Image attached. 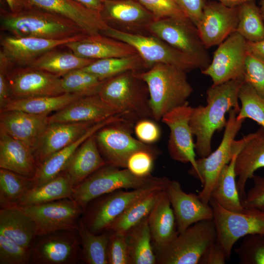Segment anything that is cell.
Returning a JSON list of instances; mask_svg holds the SVG:
<instances>
[{
    "label": "cell",
    "mask_w": 264,
    "mask_h": 264,
    "mask_svg": "<svg viewBox=\"0 0 264 264\" xmlns=\"http://www.w3.org/2000/svg\"><path fill=\"white\" fill-rule=\"evenodd\" d=\"M244 81L232 80L219 85H212L206 91V106L193 108L190 125L196 137L195 151L200 157L212 152L214 133L225 128V114L232 109L240 111L239 93Z\"/></svg>",
    "instance_id": "6da1fadb"
},
{
    "label": "cell",
    "mask_w": 264,
    "mask_h": 264,
    "mask_svg": "<svg viewBox=\"0 0 264 264\" xmlns=\"http://www.w3.org/2000/svg\"><path fill=\"white\" fill-rule=\"evenodd\" d=\"M136 73L147 85L153 119L156 121L188 102L193 92L187 72L173 66L158 64Z\"/></svg>",
    "instance_id": "7a4b0ae2"
},
{
    "label": "cell",
    "mask_w": 264,
    "mask_h": 264,
    "mask_svg": "<svg viewBox=\"0 0 264 264\" xmlns=\"http://www.w3.org/2000/svg\"><path fill=\"white\" fill-rule=\"evenodd\" d=\"M0 21L1 30L17 37L61 40L84 34L71 21L34 7L16 13L1 9Z\"/></svg>",
    "instance_id": "3957f363"
},
{
    "label": "cell",
    "mask_w": 264,
    "mask_h": 264,
    "mask_svg": "<svg viewBox=\"0 0 264 264\" xmlns=\"http://www.w3.org/2000/svg\"><path fill=\"white\" fill-rule=\"evenodd\" d=\"M99 95L117 114L131 124L144 118H153L146 84L128 71L104 81Z\"/></svg>",
    "instance_id": "277c9868"
},
{
    "label": "cell",
    "mask_w": 264,
    "mask_h": 264,
    "mask_svg": "<svg viewBox=\"0 0 264 264\" xmlns=\"http://www.w3.org/2000/svg\"><path fill=\"white\" fill-rule=\"evenodd\" d=\"M170 179L152 175L138 177L128 169L106 164L73 188L71 196L83 209L92 199L120 189L156 186L165 189Z\"/></svg>",
    "instance_id": "5b68a950"
},
{
    "label": "cell",
    "mask_w": 264,
    "mask_h": 264,
    "mask_svg": "<svg viewBox=\"0 0 264 264\" xmlns=\"http://www.w3.org/2000/svg\"><path fill=\"white\" fill-rule=\"evenodd\" d=\"M213 220L196 222L164 246L154 248L158 264H198L207 248L217 241Z\"/></svg>",
    "instance_id": "8992f818"
},
{
    "label": "cell",
    "mask_w": 264,
    "mask_h": 264,
    "mask_svg": "<svg viewBox=\"0 0 264 264\" xmlns=\"http://www.w3.org/2000/svg\"><path fill=\"white\" fill-rule=\"evenodd\" d=\"M147 31L193 59L201 70L209 65L211 59L208 49L201 41L197 26L187 17L154 20L148 25Z\"/></svg>",
    "instance_id": "52a82bcc"
},
{
    "label": "cell",
    "mask_w": 264,
    "mask_h": 264,
    "mask_svg": "<svg viewBox=\"0 0 264 264\" xmlns=\"http://www.w3.org/2000/svg\"><path fill=\"white\" fill-rule=\"evenodd\" d=\"M100 34L132 46L148 68L158 64L173 66L186 72L199 68L193 59L153 35L130 34L109 26Z\"/></svg>",
    "instance_id": "ba28073f"
},
{
    "label": "cell",
    "mask_w": 264,
    "mask_h": 264,
    "mask_svg": "<svg viewBox=\"0 0 264 264\" xmlns=\"http://www.w3.org/2000/svg\"><path fill=\"white\" fill-rule=\"evenodd\" d=\"M209 203L214 212L216 241L223 247L228 259L239 239L251 234H264V211L249 208L242 212H233L223 208L212 198Z\"/></svg>",
    "instance_id": "9c48e42d"
},
{
    "label": "cell",
    "mask_w": 264,
    "mask_h": 264,
    "mask_svg": "<svg viewBox=\"0 0 264 264\" xmlns=\"http://www.w3.org/2000/svg\"><path fill=\"white\" fill-rule=\"evenodd\" d=\"M238 112L234 109L229 111L223 137L217 149L196 160L197 171L191 176L199 179L203 186L198 196L205 203H209L212 189L221 171L236 154L233 142L244 120L237 119Z\"/></svg>",
    "instance_id": "30bf717a"
},
{
    "label": "cell",
    "mask_w": 264,
    "mask_h": 264,
    "mask_svg": "<svg viewBox=\"0 0 264 264\" xmlns=\"http://www.w3.org/2000/svg\"><path fill=\"white\" fill-rule=\"evenodd\" d=\"M156 189H165L151 186L129 191L120 189L103 195L88 203L81 219L89 231L101 233L133 202Z\"/></svg>",
    "instance_id": "8fae6325"
},
{
    "label": "cell",
    "mask_w": 264,
    "mask_h": 264,
    "mask_svg": "<svg viewBox=\"0 0 264 264\" xmlns=\"http://www.w3.org/2000/svg\"><path fill=\"white\" fill-rule=\"evenodd\" d=\"M30 249L32 264H77L82 261L77 230L38 235Z\"/></svg>",
    "instance_id": "7c38bea8"
},
{
    "label": "cell",
    "mask_w": 264,
    "mask_h": 264,
    "mask_svg": "<svg viewBox=\"0 0 264 264\" xmlns=\"http://www.w3.org/2000/svg\"><path fill=\"white\" fill-rule=\"evenodd\" d=\"M132 125L124 122H115L103 127L94 134L99 150L107 164L126 168L129 157L136 151L146 150L159 153L154 147L132 135Z\"/></svg>",
    "instance_id": "4fadbf2b"
},
{
    "label": "cell",
    "mask_w": 264,
    "mask_h": 264,
    "mask_svg": "<svg viewBox=\"0 0 264 264\" xmlns=\"http://www.w3.org/2000/svg\"><path fill=\"white\" fill-rule=\"evenodd\" d=\"M247 52V41L235 31L219 45L209 65L201 72L209 76L214 85L243 80Z\"/></svg>",
    "instance_id": "5bb4252c"
},
{
    "label": "cell",
    "mask_w": 264,
    "mask_h": 264,
    "mask_svg": "<svg viewBox=\"0 0 264 264\" xmlns=\"http://www.w3.org/2000/svg\"><path fill=\"white\" fill-rule=\"evenodd\" d=\"M21 207L35 223L37 235L58 230H77L84 210L71 198Z\"/></svg>",
    "instance_id": "9a60e30c"
},
{
    "label": "cell",
    "mask_w": 264,
    "mask_h": 264,
    "mask_svg": "<svg viewBox=\"0 0 264 264\" xmlns=\"http://www.w3.org/2000/svg\"><path fill=\"white\" fill-rule=\"evenodd\" d=\"M192 110L187 102L171 110L161 119L170 130L168 150L171 157L181 163H190L188 173L191 176L197 171L194 135L190 125Z\"/></svg>",
    "instance_id": "2e32d148"
},
{
    "label": "cell",
    "mask_w": 264,
    "mask_h": 264,
    "mask_svg": "<svg viewBox=\"0 0 264 264\" xmlns=\"http://www.w3.org/2000/svg\"><path fill=\"white\" fill-rule=\"evenodd\" d=\"M110 27L130 34H146L154 16L135 0H105L100 12Z\"/></svg>",
    "instance_id": "e0dca14e"
},
{
    "label": "cell",
    "mask_w": 264,
    "mask_h": 264,
    "mask_svg": "<svg viewBox=\"0 0 264 264\" xmlns=\"http://www.w3.org/2000/svg\"><path fill=\"white\" fill-rule=\"evenodd\" d=\"M238 23L237 7L217 0H205L201 18L197 25L205 46L219 45L235 32Z\"/></svg>",
    "instance_id": "ac0fdd59"
},
{
    "label": "cell",
    "mask_w": 264,
    "mask_h": 264,
    "mask_svg": "<svg viewBox=\"0 0 264 264\" xmlns=\"http://www.w3.org/2000/svg\"><path fill=\"white\" fill-rule=\"evenodd\" d=\"M8 81L12 98L64 93L61 77L30 66L12 67Z\"/></svg>",
    "instance_id": "d6986e66"
},
{
    "label": "cell",
    "mask_w": 264,
    "mask_h": 264,
    "mask_svg": "<svg viewBox=\"0 0 264 264\" xmlns=\"http://www.w3.org/2000/svg\"><path fill=\"white\" fill-rule=\"evenodd\" d=\"M80 34L69 38L51 40L35 37L0 36V50L13 66H29L45 52L82 38Z\"/></svg>",
    "instance_id": "ffe728a7"
},
{
    "label": "cell",
    "mask_w": 264,
    "mask_h": 264,
    "mask_svg": "<svg viewBox=\"0 0 264 264\" xmlns=\"http://www.w3.org/2000/svg\"><path fill=\"white\" fill-rule=\"evenodd\" d=\"M34 8L62 16L74 22L87 36L99 34L109 26L100 12L75 0H26Z\"/></svg>",
    "instance_id": "44dd1931"
},
{
    "label": "cell",
    "mask_w": 264,
    "mask_h": 264,
    "mask_svg": "<svg viewBox=\"0 0 264 264\" xmlns=\"http://www.w3.org/2000/svg\"><path fill=\"white\" fill-rule=\"evenodd\" d=\"M165 191L175 216L178 233L198 221L213 220L211 205L202 202L195 194L185 192L178 181L170 179Z\"/></svg>",
    "instance_id": "7402d4cb"
},
{
    "label": "cell",
    "mask_w": 264,
    "mask_h": 264,
    "mask_svg": "<svg viewBox=\"0 0 264 264\" xmlns=\"http://www.w3.org/2000/svg\"><path fill=\"white\" fill-rule=\"evenodd\" d=\"M118 115L98 94L82 97L48 117L52 123H97Z\"/></svg>",
    "instance_id": "603a6c76"
},
{
    "label": "cell",
    "mask_w": 264,
    "mask_h": 264,
    "mask_svg": "<svg viewBox=\"0 0 264 264\" xmlns=\"http://www.w3.org/2000/svg\"><path fill=\"white\" fill-rule=\"evenodd\" d=\"M95 123H49L40 137L34 150V153L37 165L79 138Z\"/></svg>",
    "instance_id": "cb8c5ba5"
},
{
    "label": "cell",
    "mask_w": 264,
    "mask_h": 264,
    "mask_svg": "<svg viewBox=\"0 0 264 264\" xmlns=\"http://www.w3.org/2000/svg\"><path fill=\"white\" fill-rule=\"evenodd\" d=\"M0 112V128L34 152L40 137L49 124L48 115L17 110Z\"/></svg>",
    "instance_id": "d4e9b609"
},
{
    "label": "cell",
    "mask_w": 264,
    "mask_h": 264,
    "mask_svg": "<svg viewBox=\"0 0 264 264\" xmlns=\"http://www.w3.org/2000/svg\"><path fill=\"white\" fill-rule=\"evenodd\" d=\"M64 46L80 57L95 60L137 54L128 44L100 33L93 36L85 35Z\"/></svg>",
    "instance_id": "484cf974"
},
{
    "label": "cell",
    "mask_w": 264,
    "mask_h": 264,
    "mask_svg": "<svg viewBox=\"0 0 264 264\" xmlns=\"http://www.w3.org/2000/svg\"><path fill=\"white\" fill-rule=\"evenodd\" d=\"M125 121L122 117L116 115L91 126L79 138L55 153L38 166L36 174L32 178L33 187L40 186L62 173L78 147L98 130L113 123Z\"/></svg>",
    "instance_id": "4316f807"
},
{
    "label": "cell",
    "mask_w": 264,
    "mask_h": 264,
    "mask_svg": "<svg viewBox=\"0 0 264 264\" xmlns=\"http://www.w3.org/2000/svg\"><path fill=\"white\" fill-rule=\"evenodd\" d=\"M37 166L33 150L0 128V168L33 178Z\"/></svg>",
    "instance_id": "83f0119b"
},
{
    "label": "cell",
    "mask_w": 264,
    "mask_h": 264,
    "mask_svg": "<svg viewBox=\"0 0 264 264\" xmlns=\"http://www.w3.org/2000/svg\"><path fill=\"white\" fill-rule=\"evenodd\" d=\"M262 168H264V128L261 127L254 132L236 156L235 170L238 177L237 186L241 198L243 199L245 196L247 180L252 179L255 171Z\"/></svg>",
    "instance_id": "f1b7e54d"
},
{
    "label": "cell",
    "mask_w": 264,
    "mask_h": 264,
    "mask_svg": "<svg viewBox=\"0 0 264 264\" xmlns=\"http://www.w3.org/2000/svg\"><path fill=\"white\" fill-rule=\"evenodd\" d=\"M154 248L164 246L178 234L175 216L165 189L148 216Z\"/></svg>",
    "instance_id": "f546056e"
},
{
    "label": "cell",
    "mask_w": 264,
    "mask_h": 264,
    "mask_svg": "<svg viewBox=\"0 0 264 264\" xmlns=\"http://www.w3.org/2000/svg\"><path fill=\"white\" fill-rule=\"evenodd\" d=\"M106 164L94 134L78 147L63 172L69 177L75 187Z\"/></svg>",
    "instance_id": "4dcf8cb0"
},
{
    "label": "cell",
    "mask_w": 264,
    "mask_h": 264,
    "mask_svg": "<svg viewBox=\"0 0 264 264\" xmlns=\"http://www.w3.org/2000/svg\"><path fill=\"white\" fill-rule=\"evenodd\" d=\"M0 234L31 248L37 237V226L31 218L19 206L0 208Z\"/></svg>",
    "instance_id": "1f68e13d"
},
{
    "label": "cell",
    "mask_w": 264,
    "mask_h": 264,
    "mask_svg": "<svg viewBox=\"0 0 264 264\" xmlns=\"http://www.w3.org/2000/svg\"><path fill=\"white\" fill-rule=\"evenodd\" d=\"M73 188L69 177L63 172L48 181L29 189L19 200L16 206L36 205L71 198Z\"/></svg>",
    "instance_id": "d6a6232c"
},
{
    "label": "cell",
    "mask_w": 264,
    "mask_h": 264,
    "mask_svg": "<svg viewBox=\"0 0 264 264\" xmlns=\"http://www.w3.org/2000/svg\"><path fill=\"white\" fill-rule=\"evenodd\" d=\"M83 96L77 93H64L55 96L13 98L0 111L17 110L35 114L48 115Z\"/></svg>",
    "instance_id": "836d02e7"
},
{
    "label": "cell",
    "mask_w": 264,
    "mask_h": 264,
    "mask_svg": "<svg viewBox=\"0 0 264 264\" xmlns=\"http://www.w3.org/2000/svg\"><path fill=\"white\" fill-rule=\"evenodd\" d=\"M238 154H234L221 171L211 194V198L220 205L233 212H242L245 209L242 204L236 181L235 164Z\"/></svg>",
    "instance_id": "e575fe53"
},
{
    "label": "cell",
    "mask_w": 264,
    "mask_h": 264,
    "mask_svg": "<svg viewBox=\"0 0 264 264\" xmlns=\"http://www.w3.org/2000/svg\"><path fill=\"white\" fill-rule=\"evenodd\" d=\"M94 61L80 57L70 50L61 51L55 48L41 55L29 66L61 77L71 71L85 67Z\"/></svg>",
    "instance_id": "d590c367"
},
{
    "label": "cell",
    "mask_w": 264,
    "mask_h": 264,
    "mask_svg": "<svg viewBox=\"0 0 264 264\" xmlns=\"http://www.w3.org/2000/svg\"><path fill=\"white\" fill-rule=\"evenodd\" d=\"M130 264H156L148 216L126 233Z\"/></svg>",
    "instance_id": "8d00e7d4"
},
{
    "label": "cell",
    "mask_w": 264,
    "mask_h": 264,
    "mask_svg": "<svg viewBox=\"0 0 264 264\" xmlns=\"http://www.w3.org/2000/svg\"><path fill=\"white\" fill-rule=\"evenodd\" d=\"M165 189H156L138 199L116 218L106 231L126 233L148 216Z\"/></svg>",
    "instance_id": "74e56055"
},
{
    "label": "cell",
    "mask_w": 264,
    "mask_h": 264,
    "mask_svg": "<svg viewBox=\"0 0 264 264\" xmlns=\"http://www.w3.org/2000/svg\"><path fill=\"white\" fill-rule=\"evenodd\" d=\"M82 69L105 81L128 71L140 72L148 68L137 53L127 57L96 60Z\"/></svg>",
    "instance_id": "f35d334b"
},
{
    "label": "cell",
    "mask_w": 264,
    "mask_h": 264,
    "mask_svg": "<svg viewBox=\"0 0 264 264\" xmlns=\"http://www.w3.org/2000/svg\"><path fill=\"white\" fill-rule=\"evenodd\" d=\"M77 230L80 238L82 261L87 264H108L107 250L110 232L93 233L86 227L81 218Z\"/></svg>",
    "instance_id": "ab89813d"
},
{
    "label": "cell",
    "mask_w": 264,
    "mask_h": 264,
    "mask_svg": "<svg viewBox=\"0 0 264 264\" xmlns=\"http://www.w3.org/2000/svg\"><path fill=\"white\" fill-rule=\"evenodd\" d=\"M33 187L32 178L0 168V208L16 206L21 198Z\"/></svg>",
    "instance_id": "60d3db41"
},
{
    "label": "cell",
    "mask_w": 264,
    "mask_h": 264,
    "mask_svg": "<svg viewBox=\"0 0 264 264\" xmlns=\"http://www.w3.org/2000/svg\"><path fill=\"white\" fill-rule=\"evenodd\" d=\"M238 23L236 31L246 41L252 42L264 40V21L255 0L238 7Z\"/></svg>",
    "instance_id": "b9f144b4"
},
{
    "label": "cell",
    "mask_w": 264,
    "mask_h": 264,
    "mask_svg": "<svg viewBox=\"0 0 264 264\" xmlns=\"http://www.w3.org/2000/svg\"><path fill=\"white\" fill-rule=\"evenodd\" d=\"M104 82L82 68L71 71L61 77L64 93H77L84 96L98 94Z\"/></svg>",
    "instance_id": "7bdbcfd3"
},
{
    "label": "cell",
    "mask_w": 264,
    "mask_h": 264,
    "mask_svg": "<svg viewBox=\"0 0 264 264\" xmlns=\"http://www.w3.org/2000/svg\"><path fill=\"white\" fill-rule=\"evenodd\" d=\"M239 99L241 107L237 115V119L250 118L264 128V99L244 82L239 91Z\"/></svg>",
    "instance_id": "ee69618b"
},
{
    "label": "cell",
    "mask_w": 264,
    "mask_h": 264,
    "mask_svg": "<svg viewBox=\"0 0 264 264\" xmlns=\"http://www.w3.org/2000/svg\"><path fill=\"white\" fill-rule=\"evenodd\" d=\"M235 251L242 264H264V234H255L244 237Z\"/></svg>",
    "instance_id": "f6af8a7d"
},
{
    "label": "cell",
    "mask_w": 264,
    "mask_h": 264,
    "mask_svg": "<svg viewBox=\"0 0 264 264\" xmlns=\"http://www.w3.org/2000/svg\"><path fill=\"white\" fill-rule=\"evenodd\" d=\"M30 258V248L0 234V264H28Z\"/></svg>",
    "instance_id": "bcb514c9"
},
{
    "label": "cell",
    "mask_w": 264,
    "mask_h": 264,
    "mask_svg": "<svg viewBox=\"0 0 264 264\" xmlns=\"http://www.w3.org/2000/svg\"><path fill=\"white\" fill-rule=\"evenodd\" d=\"M243 81L264 99V60L247 52Z\"/></svg>",
    "instance_id": "7dc6e473"
},
{
    "label": "cell",
    "mask_w": 264,
    "mask_h": 264,
    "mask_svg": "<svg viewBox=\"0 0 264 264\" xmlns=\"http://www.w3.org/2000/svg\"><path fill=\"white\" fill-rule=\"evenodd\" d=\"M158 154L146 150L136 151L129 157L126 168L137 176H148L151 175L154 161Z\"/></svg>",
    "instance_id": "c3c4849f"
},
{
    "label": "cell",
    "mask_w": 264,
    "mask_h": 264,
    "mask_svg": "<svg viewBox=\"0 0 264 264\" xmlns=\"http://www.w3.org/2000/svg\"><path fill=\"white\" fill-rule=\"evenodd\" d=\"M110 232L107 250L108 264H130L126 234Z\"/></svg>",
    "instance_id": "681fc988"
},
{
    "label": "cell",
    "mask_w": 264,
    "mask_h": 264,
    "mask_svg": "<svg viewBox=\"0 0 264 264\" xmlns=\"http://www.w3.org/2000/svg\"><path fill=\"white\" fill-rule=\"evenodd\" d=\"M148 10L155 20L186 16L174 0H135ZM187 17V16H186Z\"/></svg>",
    "instance_id": "f907efd6"
},
{
    "label": "cell",
    "mask_w": 264,
    "mask_h": 264,
    "mask_svg": "<svg viewBox=\"0 0 264 264\" xmlns=\"http://www.w3.org/2000/svg\"><path fill=\"white\" fill-rule=\"evenodd\" d=\"M253 186L242 200L244 208H255L264 211V177L254 175Z\"/></svg>",
    "instance_id": "816d5d0a"
},
{
    "label": "cell",
    "mask_w": 264,
    "mask_h": 264,
    "mask_svg": "<svg viewBox=\"0 0 264 264\" xmlns=\"http://www.w3.org/2000/svg\"><path fill=\"white\" fill-rule=\"evenodd\" d=\"M134 132L137 139L148 145L156 142L161 136L159 126L150 118H144L136 121Z\"/></svg>",
    "instance_id": "f5cc1de1"
},
{
    "label": "cell",
    "mask_w": 264,
    "mask_h": 264,
    "mask_svg": "<svg viewBox=\"0 0 264 264\" xmlns=\"http://www.w3.org/2000/svg\"><path fill=\"white\" fill-rule=\"evenodd\" d=\"M12 67L7 57L0 51V110L12 98L8 81V73Z\"/></svg>",
    "instance_id": "db71d44e"
},
{
    "label": "cell",
    "mask_w": 264,
    "mask_h": 264,
    "mask_svg": "<svg viewBox=\"0 0 264 264\" xmlns=\"http://www.w3.org/2000/svg\"><path fill=\"white\" fill-rule=\"evenodd\" d=\"M185 15L197 26L203 13L205 0H174Z\"/></svg>",
    "instance_id": "11a10c76"
},
{
    "label": "cell",
    "mask_w": 264,
    "mask_h": 264,
    "mask_svg": "<svg viewBox=\"0 0 264 264\" xmlns=\"http://www.w3.org/2000/svg\"><path fill=\"white\" fill-rule=\"evenodd\" d=\"M227 259L224 249L216 241L205 251L198 264H224Z\"/></svg>",
    "instance_id": "9f6ffc18"
},
{
    "label": "cell",
    "mask_w": 264,
    "mask_h": 264,
    "mask_svg": "<svg viewBox=\"0 0 264 264\" xmlns=\"http://www.w3.org/2000/svg\"><path fill=\"white\" fill-rule=\"evenodd\" d=\"M4 0L11 13H19L32 8L26 0Z\"/></svg>",
    "instance_id": "6f0895ef"
},
{
    "label": "cell",
    "mask_w": 264,
    "mask_h": 264,
    "mask_svg": "<svg viewBox=\"0 0 264 264\" xmlns=\"http://www.w3.org/2000/svg\"><path fill=\"white\" fill-rule=\"evenodd\" d=\"M247 52L264 60V40L257 42L247 41Z\"/></svg>",
    "instance_id": "680465c9"
},
{
    "label": "cell",
    "mask_w": 264,
    "mask_h": 264,
    "mask_svg": "<svg viewBox=\"0 0 264 264\" xmlns=\"http://www.w3.org/2000/svg\"><path fill=\"white\" fill-rule=\"evenodd\" d=\"M86 7L100 12L103 7L104 0H75Z\"/></svg>",
    "instance_id": "91938a15"
},
{
    "label": "cell",
    "mask_w": 264,
    "mask_h": 264,
    "mask_svg": "<svg viewBox=\"0 0 264 264\" xmlns=\"http://www.w3.org/2000/svg\"><path fill=\"white\" fill-rule=\"evenodd\" d=\"M219 1L224 5L234 8L237 7L241 5L250 1H253L255 0H216Z\"/></svg>",
    "instance_id": "94428289"
},
{
    "label": "cell",
    "mask_w": 264,
    "mask_h": 264,
    "mask_svg": "<svg viewBox=\"0 0 264 264\" xmlns=\"http://www.w3.org/2000/svg\"><path fill=\"white\" fill-rule=\"evenodd\" d=\"M259 7L264 21V0H261Z\"/></svg>",
    "instance_id": "6125c7cd"
},
{
    "label": "cell",
    "mask_w": 264,
    "mask_h": 264,
    "mask_svg": "<svg viewBox=\"0 0 264 264\" xmlns=\"http://www.w3.org/2000/svg\"></svg>",
    "instance_id": "be15d7a7"
}]
</instances>
